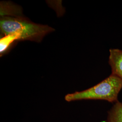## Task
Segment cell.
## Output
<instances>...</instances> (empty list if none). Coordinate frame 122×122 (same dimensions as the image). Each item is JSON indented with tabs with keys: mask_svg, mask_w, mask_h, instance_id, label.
<instances>
[{
	"mask_svg": "<svg viewBox=\"0 0 122 122\" xmlns=\"http://www.w3.org/2000/svg\"><path fill=\"white\" fill-rule=\"evenodd\" d=\"M104 122H122V102L118 100L113 104Z\"/></svg>",
	"mask_w": 122,
	"mask_h": 122,
	"instance_id": "cell-4",
	"label": "cell"
},
{
	"mask_svg": "<svg viewBox=\"0 0 122 122\" xmlns=\"http://www.w3.org/2000/svg\"><path fill=\"white\" fill-rule=\"evenodd\" d=\"M0 30L5 35L16 33L20 40L40 41L44 36L53 29L43 25L29 22L26 20L14 18L6 17L1 19Z\"/></svg>",
	"mask_w": 122,
	"mask_h": 122,
	"instance_id": "cell-2",
	"label": "cell"
},
{
	"mask_svg": "<svg viewBox=\"0 0 122 122\" xmlns=\"http://www.w3.org/2000/svg\"><path fill=\"white\" fill-rule=\"evenodd\" d=\"M20 40V37L16 33L5 35L0 39V54L4 52L9 48L10 46L14 41Z\"/></svg>",
	"mask_w": 122,
	"mask_h": 122,
	"instance_id": "cell-5",
	"label": "cell"
},
{
	"mask_svg": "<svg viewBox=\"0 0 122 122\" xmlns=\"http://www.w3.org/2000/svg\"><path fill=\"white\" fill-rule=\"evenodd\" d=\"M122 89V79L111 74L100 83L89 89L66 95L65 100L67 102L105 100L114 104L118 100V95Z\"/></svg>",
	"mask_w": 122,
	"mask_h": 122,
	"instance_id": "cell-1",
	"label": "cell"
},
{
	"mask_svg": "<svg viewBox=\"0 0 122 122\" xmlns=\"http://www.w3.org/2000/svg\"><path fill=\"white\" fill-rule=\"evenodd\" d=\"M109 63L111 69V74L122 80V50L110 49Z\"/></svg>",
	"mask_w": 122,
	"mask_h": 122,
	"instance_id": "cell-3",
	"label": "cell"
}]
</instances>
